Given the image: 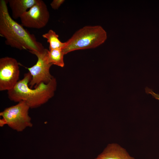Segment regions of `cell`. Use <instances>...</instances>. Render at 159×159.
<instances>
[{"instance_id": "1", "label": "cell", "mask_w": 159, "mask_h": 159, "mask_svg": "<svg viewBox=\"0 0 159 159\" xmlns=\"http://www.w3.org/2000/svg\"><path fill=\"white\" fill-rule=\"evenodd\" d=\"M7 0L0 1V34L5 39L6 44L19 50H28L34 54L45 48L35 35L25 29L10 16Z\"/></svg>"}, {"instance_id": "11", "label": "cell", "mask_w": 159, "mask_h": 159, "mask_svg": "<svg viewBox=\"0 0 159 159\" xmlns=\"http://www.w3.org/2000/svg\"><path fill=\"white\" fill-rule=\"evenodd\" d=\"M43 38L47 40L49 44V49H62L66 43L62 42L59 39V36L53 30H49L47 32L42 35Z\"/></svg>"}, {"instance_id": "8", "label": "cell", "mask_w": 159, "mask_h": 159, "mask_svg": "<svg viewBox=\"0 0 159 159\" xmlns=\"http://www.w3.org/2000/svg\"><path fill=\"white\" fill-rule=\"evenodd\" d=\"M94 159H135L126 149L116 143L107 145L103 151Z\"/></svg>"}, {"instance_id": "3", "label": "cell", "mask_w": 159, "mask_h": 159, "mask_svg": "<svg viewBox=\"0 0 159 159\" xmlns=\"http://www.w3.org/2000/svg\"><path fill=\"white\" fill-rule=\"evenodd\" d=\"M107 38L105 31L99 25L85 26L76 32L62 49L64 54L78 50L96 48Z\"/></svg>"}, {"instance_id": "4", "label": "cell", "mask_w": 159, "mask_h": 159, "mask_svg": "<svg viewBox=\"0 0 159 159\" xmlns=\"http://www.w3.org/2000/svg\"><path fill=\"white\" fill-rule=\"evenodd\" d=\"M18 102L6 108L0 113V116L9 127L18 132H21L27 127H32L33 125L29 115L30 107L25 101Z\"/></svg>"}, {"instance_id": "6", "label": "cell", "mask_w": 159, "mask_h": 159, "mask_svg": "<svg viewBox=\"0 0 159 159\" xmlns=\"http://www.w3.org/2000/svg\"><path fill=\"white\" fill-rule=\"evenodd\" d=\"M47 6L42 0L36 3L20 17L21 25L27 28L39 29L45 26L49 18Z\"/></svg>"}, {"instance_id": "9", "label": "cell", "mask_w": 159, "mask_h": 159, "mask_svg": "<svg viewBox=\"0 0 159 159\" xmlns=\"http://www.w3.org/2000/svg\"><path fill=\"white\" fill-rule=\"evenodd\" d=\"M37 0H7L12 11V18L17 19L30 9L36 2Z\"/></svg>"}, {"instance_id": "12", "label": "cell", "mask_w": 159, "mask_h": 159, "mask_svg": "<svg viewBox=\"0 0 159 159\" xmlns=\"http://www.w3.org/2000/svg\"><path fill=\"white\" fill-rule=\"evenodd\" d=\"M65 1L64 0H54L50 4L52 9H57Z\"/></svg>"}, {"instance_id": "13", "label": "cell", "mask_w": 159, "mask_h": 159, "mask_svg": "<svg viewBox=\"0 0 159 159\" xmlns=\"http://www.w3.org/2000/svg\"><path fill=\"white\" fill-rule=\"evenodd\" d=\"M145 91L147 94H150L153 98L159 100V94L155 93L152 90L146 87L145 89Z\"/></svg>"}, {"instance_id": "10", "label": "cell", "mask_w": 159, "mask_h": 159, "mask_svg": "<svg viewBox=\"0 0 159 159\" xmlns=\"http://www.w3.org/2000/svg\"><path fill=\"white\" fill-rule=\"evenodd\" d=\"M65 55L62 49L48 50L47 59L49 62L63 67L64 65V56Z\"/></svg>"}, {"instance_id": "14", "label": "cell", "mask_w": 159, "mask_h": 159, "mask_svg": "<svg viewBox=\"0 0 159 159\" xmlns=\"http://www.w3.org/2000/svg\"><path fill=\"white\" fill-rule=\"evenodd\" d=\"M6 124V122L5 120L3 119L2 118L0 120V127H2L4 125Z\"/></svg>"}, {"instance_id": "2", "label": "cell", "mask_w": 159, "mask_h": 159, "mask_svg": "<svg viewBox=\"0 0 159 159\" xmlns=\"http://www.w3.org/2000/svg\"><path fill=\"white\" fill-rule=\"evenodd\" d=\"M31 79L29 72L25 74L22 80L8 91L9 99L16 102L25 101L30 108H35L46 103L54 96L57 86L55 78L47 84L41 83L34 89L30 88L29 86Z\"/></svg>"}, {"instance_id": "5", "label": "cell", "mask_w": 159, "mask_h": 159, "mask_svg": "<svg viewBox=\"0 0 159 159\" xmlns=\"http://www.w3.org/2000/svg\"><path fill=\"white\" fill-rule=\"evenodd\" d=\"M48 50L45 49L42 52L34 54L37 57L36 64L30 67H26L32 76V79L29 84L30 88H36L41 83H49L54 77L50 72V69L52 65L49 63L47 59Z\"/></svg>"}, {"instance_id": "7", "label": "cell", "mask_w": 159, "mask_h": 159, "mask_svg": "<svg viewBox=\"0 0 159 159\" xmlns=\"http://www.w3.org/2000/svg\"><path fill=\"white\" fill-rule=\"evenodd\" d=\"M16 60L6 57L0 59V90L9 91L18 82L20 70Z\"/></svg>"}]
</instances>
